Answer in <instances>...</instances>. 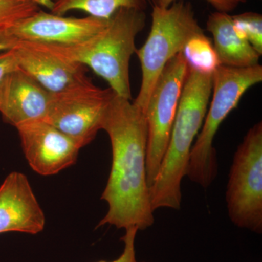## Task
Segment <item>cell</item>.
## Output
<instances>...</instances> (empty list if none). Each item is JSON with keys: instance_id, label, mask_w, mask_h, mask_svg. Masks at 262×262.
Returning <instances> with one entry per match:
<instances>
[{"instance_id": "cell-1", "label": "cell", "mask_w": 262, "mask_h": 262, "mask_svg": "<svg viewBox=\"0 0 262 262\" xmlns=\"http://www.w3.org/2000/svg\"><path fill=\"white\" fill-rule=\"evenodd\" d=\"M101 130L112 146L111 170L101 199L107 213L98 227L149 228L155 223L146 177L147 124L145 115L130 100L114 95L103 115Z\"/></svg>"}, {"instance_id": "cell-2", "label": "cell", "mask_w": 262, "mask_h": 262, "mask_svg": "<svg viewBox=\"0 0 262 262\" xmlns=\"http://www.w3.org/2000/svg\"><path fill=\"white\" fill-rule=\"evenodd\" d=\"M212 75L188 68L168 147L154 182L149 187L153 211L159 208L179 211L181 186L187 177L189 156L203 126L212 94Z\"/></svg>"}, {"instance_id": "cell-3", "label": "cell", "mask_w": 262, "mask_h": 262, "mask_svg": "<svg viewBox=\"0 0 262 262\" xmlns=\"http://www.w3.org/2000/svg\"><path fill=\"white\" fill-rule=\"evenodd\" d=\"M145 24V12L122 8L86 40L70 46L42 45L62 59L89 67L117 96L131 100L130 61L136 51V38Z\"/></svg>"}, {"instance_id": "cell-4", "label": "cell", "mask_w": 262, "mask_h": 262, "mask_svg": "<svg viewBox=\"0 0 262 262\" xmlns=\"http://www.w3.org/2000/svg\"><path fill=\"white\" fill-rule=\"evenodd\" d=\"M213 99L207 110L189 156L187 177L204 189L209 187L219 170L213 143L222 122L237 107L245 93L262 81L260 64L247 68L221 65L212 75Z\"/></svg>"}, {"instance_id": "cell-5", "label": "cell", "mask_w": 262, "mask_h": 262, "mask_svg": "<svg viewBox=\"0 0 262 262\" xmlns=\"http://www.w3.org/2000/svg\"><path fill=\"white\" fill-rule=\"evenodd\" d=\"M204 34L190 3L177 0L167 8L153 5L151 30L145 43L136 49L141 68L140 91L134 104L145 113L151 91L165 66L182 53L187 43Z\"/></svg>"}, {"instance_id": "cell-6", "label": "cell", "mask_w": 262, "mask_h": 262, "mask_svg": "<svg viewBox=\"0 0 262 262\" xmlns=\"http://www.w3.org/2000/svg\"><path fill=\"white\" fill-rule=\"evenodd\" d=\"M236 227L262 233V122L248 130L234 155L226 192Z\"/></svg>"}, {"instance_id": "cell-7", "label": "cell", "mask_w": 262, "mask_h": 262, "mask_svg": "<svg viewBox=\"0 0 262 262\" xmlns=\"http://www.w3.org/2000/svg\"><path fill=\"white\" fill-rule=\"evenodd\" d=\"M188 66L182 53L167 63L151 91L145 113L147 124L146 177L154 182L168 147L178 110Z\"/></svg>"}, {"instance_id": "cell-8", "label": "cell", "mask_w": 262, "mask_h": 262, "mask_svg": "<svg viewBox=\"0 0 262 262\" xmlns=\"http://www.w3.org/2000/svg\"><path fill=\"white\" fill-rule=\"evenodd\" d=\"M115 94L110 88L100 89L86 77L53 94L44 120L72 138L82 149L101 130L103 115Z\"/></svg>"}, {"instance_id": "cell-9", "label": "cell", "mask_w": 262, "mask_h": 262, "mask_svg": "<svg viewBox=\"0 0 262 262\" xmlns=\"http://www.w3.org/2000/svg\"><path fill=\"white\" fill-rule=\"evenodd\" d=\"M15 128L26 159L39 175H55L77 161L80 146L45 120L24 122Z\"/></svg>"}, {"instance_id": "cell-10", "label": "cell", "mask_w": 262, "mask_h": 262, "mask_svg": "<svg viewBox=\"0 0 262 262\" xmlns=\"http://www.w3.org/2000/svg\"><path fill=\"white\" fill-rule=\"evenodd\" d=\"M108 20L91 15L84 18L64 17L39 10L8 30L18 41L70 46L97 34L106 27Z\"/></svg>"}, {"instance_id": "cell-11", "label": "cell", "mask_w": 262, "mask_h": 262, "mask_svg": "<svg viewBox=\"0 0 262 262\" xmlns=\"http://www.w3.org/2000/svg\"><path fill=\"white\" fill-rule=\"evenodd\" d=\"M46 216L27 176L13 171L0 186V234L16 232L37 234Z\"/></svg>"}, {"instance_id": "cell-12", "label": "cell", "mask_w": 262, "mask_h": 262, "mask_svg": "<svg viewBox=\"0 0 262 262\" xmlns=\"http://www.w3.org/2000/svg\"><path fill=\"white\" fill-rule=\"evenodd\" d=\"M53 94L17 68L0 84V113L15 127L24 122L44 120Z\"/></svg>"}, {"instance_id": "cell-13", "label": "cell", "mask_w": 262, "mask_h": 262, "mask_svg": "<svg viewBox=\"0 0 262 262\" xmlns=\"http://www.w3.org/2000/svg\"><path fill=\"white\" fill-rule=\"evenodd\" d=\"M13 49L18 68L52 94L61 92L87 77L85 66L62 59L42 44L18 41Z\"/></svg>"}, {"instance_id": "cell-14", "label": "cell", "mask_w": 262, "mask_h": 262, "mask_svg": "<svg viewBox=\"0 0 262 262\" xmlns=\"http://www.w3.org/2000/svg\"><path fill=\"white\" fill-rule=\"evenodd\" d=\"M206 29L213 36V47L221 65L247 68L259 64V55L248 41L237 34L232 16L228 13H211L207 20Z\"/></svg>"}, {"instance_id": "cell-15", "label": "cell", "mask_w": 262, "mask_h": 262, "mask_svg": "<svg viewBox=\"0 0 262 262\" xmlns=\"http://www.w3.org/2000/svg\"><path fill=\"white\" fill-rule=\"evenodd\" d=\"M52 3L53 14L63 15L72 10H80L91 16L110 18L122 8L144 11L148 0H52Z\"/></svg>"}, {"instance_id": "cell-16", "label": "cell", "mask_w": 262, "mask_h": 262, "mask_svg": "<svg viewBox=\"0 0 262 262\" xmlns=\"http://www.w3.org/2000/svg\"><path fill=\"white\" fill-rule=\"evenodd\" d=\"M188 68L202 74L213 75L221 66L213 42L206 34L192 37L182 52Z\"/></svg>"}, {"instance_id": "cell-17", "label": "cell", "mask_w": 262, "mask_h": 262, "mask_svg": "<svg viewBox=\"0 0 262 262\" xmlns=\"http://www.w3.org/2000/svg\"><path fill=\"white\" fill-rule=\"evenodd\" d=\"M234 28L239 37L246 39L260 56L262 54V15L247 12L232 16Z\"/></svg>"}, {"instance_id": "cell-18", "label": "cell", "mask_w": 262, "mask_h": 262, "mask_svg": "<svg viewBox=\"0 0 262 262\" xmlns=\"http://www.w3.org/2000/svg\"><path fill=\"white\" fill-rule=\"evenodd\" d=\"M39 10V5L29 0H0V27L10 28Z\"/></svg>"}, {"instance_id": "cell-19", "label": "cell", "mask_w": 262, "mask_h": 262, "mask_svg": "<svg viewBox=\"0 0 262 262\" xmlns=\"http://www.w3.org/2000/svg\"><path fill=\"white\" fill-rule=\"evenodd\" d=\"M125 230V234L121 237V241L124 244V249L120 257L112 261L98 262H138L136 257L135 241L139 230L136 227H130Z\"/></svg>"}, {"instance_id": "cell-20", "label": "cell", "mask_w": 262, "mask_h": 262, "mask_svg": "<svg viewBox=\"0 0 262 262\" xmlns=\"http://www.w3.org/2000/svg\"><path fill=\"white\" fill-rule=\"evenodd\" d=\"M154 6L160 8H167L177 0H151ZM216 10V11L228 13L235 9L241 3H246V0H206Z\"/></svg>"}, {"instance_id": "cell-21", "label": "cell", "mask_w": 262, "mask_h": 262, "mask_svg": "<svg viewBox=\"0 0 262 262\" xmlns=\"http://www.w3.org/2000/svg\"><path fill=\"white\" fill-rule=\"evenodd\" d=\"M17 68H18V61L14 49L0 53V84L8 74Z\"/></svg>"}, {"instance_id": "cell-22", "label": "cell", "mask_w": 262, "mask_h": 262, "mask_svg": "<svg viewBox=\"0 0 262 262\" xmlns=\"http://www.w3.org/2000/svg\"><path fill=\"white\" fill-rule=\"evenodd\" d=\"M17 42L18 40L10 34L8 28L0 27V51L13 49Z\"/></svg>"}, {"instance_id": "cell-23", "label": "cell", "mask_w": 262, "mask_h": 262, "mask_svg": "<svg viewBox=\"0 0 262 262\" xmlns=\"http://www.w3.org/2000/svg\"><path fill=\"white\" fill-rule=\"evenodd\" d=\"M29 1L36 3L39 6L45 7V8H48L50 10H51L52 5H53L52 0H29Z\"/></svg>"}, {"instance_id": "cell-24", "label": "cell", "mask_w": 262, "mask_h": 262, "mask_svg": "<svg viewBox=\"0 0 262 262\" xmlns=\"http://www.w3.org/2000/svg\"><path fill=\"white\" fill-rule=\"evenodd\" d=\"M143 262H144V261H143Z\"/></svg>"}]
</instances>
